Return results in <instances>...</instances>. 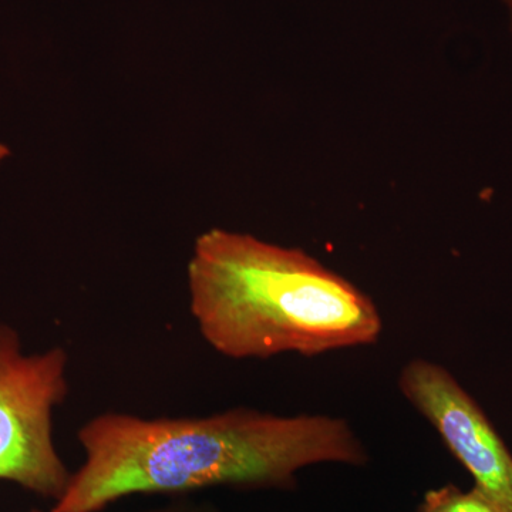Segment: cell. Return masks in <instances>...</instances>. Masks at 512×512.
<instances>
[{
    "instance_id": "obj_1",
    "label": "cell",
    "mask_w": 512,
    "mask_h": 512,
    "mask_svg": "<svg viewBox=\"0 0 512 512\" xmlns=\"http://www.w3.org/2000/svg\"><path fill=\"white\" fill-rule=\"evenodd\" d=\"M84 460L49 512H100L131 495L184 497L212 487H293L316 464L363 466L365 444L348 421L278 416L249 407L205 417L106 412L77 431Z\"/></svg>"
},
{
    "instance_id": "obj_2",
    "label": "cell",
    "mask_w": 512,
    "mask_h": 512,
    "mask_svg": "<svg viewBox=\"0 0 512 512\" xmlns=\"http://www.w3.org/2000/svg\"><path fill=\"white\" fill-rule=\"evenodd\" d=\"M187 278L198 332L229 359L318 356L382 336L372 298L302 249L210 229L195 241Z\"/></svg>"
},
{
    "instance_id": "obj_3",
    "label": "cell",
    "mask_w": 512,
    "mask_h": 512,
    "mask_svg": "<svg viewBox=\"0 0 512 512\" xmlns=\"http://www.w3.org/2000/svg\"><path fill=\"white\" fill-rule=\"evenodd\" d=\"M69 353L26 355L22 340L0 320V481L56 501L72 471L53 439V410L69 394Z\"/></svg>"
},
{
    "instance_id": "obj_4",
    "label": "cell",
    "mask_w": 512,
    "mask_h": 512,
    "mask_svg": "<svg viewBox=\"0 0 512 512\" xmlns=\"http://www.w3.org/2000/svg\"><path fill=\"white\" fill-rule=\"evenodd\" d=\"M399 390L436 429L495 511L512 512V454L456 377L419 357L400 370Z\"/></svg>"
},
{
    "instance_id": "obj_5",
    "label": "cell",
    "mask_w": 512,
    "mask_h": 512,
    "mask_svg": "<svg viewBox=\"0 0 512 512\" xmlns=\"http://www.w3.org/2000/svg\"><path fill=\"white\" fill-rule=\"evenodd\" d=\"M417 512H497L476 487L463 491L456 485L430 490L424 495Z\"/></svg>"
},
{
    "instance_id": "obj_6",
    "label": "cell",
    "mask_w": 512,
    "mask_h": 512,
    "mask_svg": "<svg viewBox=\"0 0 512 512\" xmlns=\"http://www.w3.org/2000/svg\"><path fill=\"white\" fill-rule=\"evenodd\" d=\"M141 512H220L214 505L210 503H198V501L191 500L188 495L184 497H174V501L163 505V507L153 508V510H146Z\"/></svg>"
},
{
    "instance_id": "obj_7",
    "label": "cell",
    "mask_w": 512,
    "mask_h": 512,
    "mask_svg": "<svg viewBox=\"0 0 512 512\" xmlns=\"http://www.w3.org/2000/svg\"><path fill=\"white\" fill-rule=\"evenodd\" d=\"M8 154H9L8 148H6L5 146H0V160H2V158H5L6 156H8Z\"/></svg>"
},
{
    "instance_id": "obj_8",
    "label": "cell",
    "mask_w": 512,
    "mask_h": 512,
    "mask_svg": "<svg viewBox=\"0 0 512 512\" xmlns=\"http://www.w3.org/2000/svg\"><path fill=\"white\" fill-rule=\"evenodd\" d=\"M505 5L508 6V9H510L511 12V22H512V0H504Z\"/></svg>"
},
{
    "instance_id": "obj_9",
    "label": "cell",
    "mask_w": 512,
    "mask_h": 512,
    "mask_svg": "<svg viewBox=\"0 0 512 512\" xmlns=\"http://www.w3.org/2000/svg\"><path fill=\"white\" fill-rule=\"evenodd\" d=\"M32 512H42V511H39V510H33Z\"/></svg>"
}]
</instances>
